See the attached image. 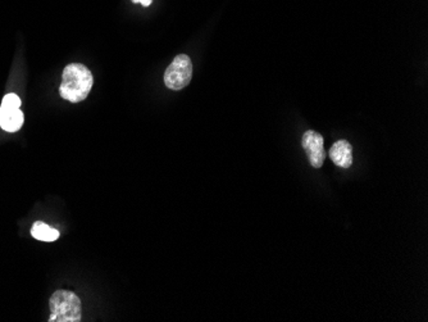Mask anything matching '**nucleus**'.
Listing matches in <instances>:
<instances>
[{
    "instance_id": "obj_1",
    "label": "nucleus",
    "mask_w": 428,
    "mask_h": 322,
    "mask_svg": "<svg viewBox=\"0 0 428 322\" xmlns=\"http://www.w3.org/2000/svg\"><path fill=\"white\" fill-rule=\"evenodd\" d=\"M94 78L83 64H71L63 70L59 94L71 103H80L90 94Z\"/></svg>"
},
{
    "instance_id": "obj_3",
    "label": "nucleus",
    "mask_w": 428,
    "mask_h": 322,
    "mask_svg": "<svg viewBox=\"0 0 428 322\" xmlns=\"http://www.w3.org/2000/svg\"><path fill=\"white\" fill-rule=\"evenodd\" d=\"M193 78V62L186 54L176 56L165 73V84L171 90H181Z\"/></svg>"
},
{
    "instance_id": "obj_6",
    "label": "nucleus",
    "mask_w": 428,
    "mask_h": 322,
    "mask_svg": "<svg viewBox=\"0 0 428 322\" xmlns=\"http://www.w3.org/2000/svg\"><path fill=\"white\" fill-rule=\"evenodd\" d=\"M330 158L338 167L349 168L352 165V148L349 141H338L330 149Z\"/></svg>"
},
{
    "instance_id": "obj_7",
    "label": "nucleus",
    "mask_w": 428,
    "mask_h": 322,
    "mask_svg": "<svg viewBox=\"0 0 428 322\" xmlns=\"http://www.w3.org/2000/svg\"><path fill=\"white\" fill-rule=\"evenodd\" d=\"M31 235L36 240H42V242H56L57 239L59 238V232L50 227L49 225L44 224L42 221H37L32 225L31 227Z\"/></svg>"
},
{
    "instance_id": "obj_4",
    "label": "nucleus",
    "mask_w": 428,
    "mask_h": 322,
    "mask_svg": "<svg viewBox=\"0 0 428 322\" xmlns=\"http://www.w3.org/2000/svg\"><path fill=\"white\" fill-rule=\"evenodd\" d=\"M23 113L21 111V99L16 94H7L0 107V127L7 133H16L23 125Z\"/></svg>"
},
{
    "instance_id": "obj_5",
    "label": "nucleus",
    "mask_w": 428,
    "mask_h": 322,
    "mask_svg": "<svg viewBox=\"0 0 428 322\" xmlns=\"http://www.w3.org/2000/svg\"><path fill=\"white\" fill-rule=\"evenodd\" d=\"M302 145H303L307 155H308L311 166L314 168L322 167L326 160V155H326L325 147H323L325 145L323 136L319 133L313 131V130H308L303 135Z\"/></svg>"
},
{
    "instance_id": "obj_2",
    "label": "nucleus",
    "mask_w": 428,
    "mask_h": 322,
    "mask_svg": "<svg viewBox=\"0 0 428 322\" xmlns=\"http://www.w3.org/2000/svg\"><path fill=\"white\" fill-rule=\"evenodd\" d=\"M50 322H80L83 318L81 301L73 292L57 290L49 299Z\"/></svg>"
},
{
    "instance_id": "obj_8",
    "label": "nucleus",
    "mask_w": 428,
    "mask_h": 322,
    "mask_svg": "<svg viewBox=\"0 0 428 322\" xmlns=\"http://www.w3.org/2000/svg\"><path fill=\"white\" fill-rule=\"evenodd\" d=\"M133 3H140V4H143L144 7H149L150 4H152L153 0H132Z\"/></svg>"
}]
</instances>
